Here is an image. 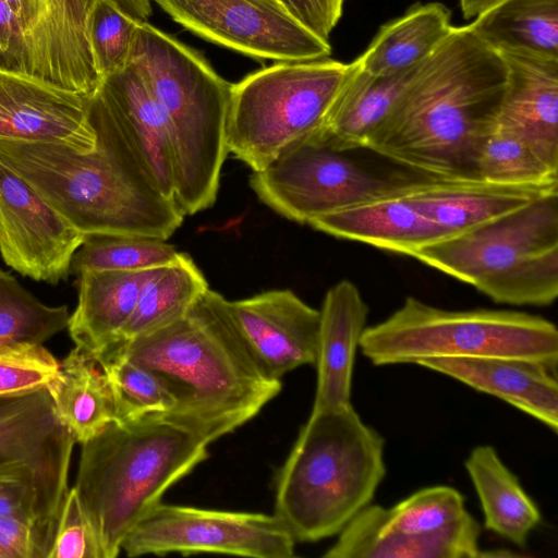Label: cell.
Wrapping results in <instances>:
<instances>
[{"mask_svg":"<svg viewBox=\"0 0 558 558\" xmlns=\"http://www.w3.org/2000/svg\"><path fill=\"white\" fill-rule=\"evenodd\" d=\"M62 505L28 464L0 461V515L26 520L53 542Z\"/></svg>","mask_w":558,"mask_h":558,"instance_id":"d590c367","label":"cell"},{"mask_svg":"<svg viewBox=\"0 0 558 558\" xmlns=\"http://www.w3.org/2000/svg\"><path fill=\"white\" fill-rule=\"evenodd\" d=\"M65 305L40 302L9 272L0 269V345L44 343L68 327Z\"/></svg>","mask_w":558,"mask_h":558,"instance_id":"836d02e7","label":"cell"},{"mask_svg":"<svg viewBox=\"0 0 558 558\" xmlns=\"http://www.w3.org/2000/svg\"><path fill=\"white\" fill-rule=\"evenodd\" d=\"M229 312L248 353L278 379L316 357L319 310L290 290H270L229 301Z\"/></svg>","mask_w":558,"mask_h":558,"instance_id":"e0dca14e","label":"cell"},{"mask_svg":"<svg viewBox=\"0 0 558 558\" xmlns=\"http://www.w3.org/2000/svg\"><path fill=\"white\" fill-rule=\"evenodd\" d=\"M208 289L203 272L185 253L173 263L151 269L141 288L135 310L114 344L181 317Z\"/></svg>","mask_w":558,"mask_h":558,"instance_id":"4dcf8cb0","label":"cell"},{"mask_svg":"<svg viewBox=\"0 0 558 558\" xmlns=\"http://www.w3.org/2000/svg\"><path fill=\"white\" fill-rule=\"evenodd\" d=\"M469 26L497 52L558 58V0H499Z\"/></svg>","mask_w":558,"mask_h":558,"instance_id":"f546056e","label":"cell"},{"mask_svg":"<svg viewBox=\"0 0 558 558\" xmlns=\"http://www.w3.org/2000/svg\"><path fill=\"white\" fill-rule=\"evenodd\" d=\"M412 180L368 172L336 148L323 131L293 144L266 168L253 172L250 185L277 214L310 225L322 216L395 193Z\"/></svg>","mask_w":558,"mask_h":558,"instance_id":"8fae6325","label":"cell"},{"mask_svg":"<svg viewBox=\"0 0 558 558\" xmlns=\"http://www.w3.org/2000/svg\"><path fill=\"white\" fill-rule=\"evenodd\" d=\"M484 513V526L524 548L542 515L519 478L490 445L472 449L464 462Z\"/></svg>","mask_w":558,"mask_h":558,"instance_id":"484cf974","label":"cell"},{"mask_svg":"<svg viewBox=\"0 0 558 558\" xmlns=\"http://www.w3.org/2000/svg\"><path fill=\"white\" fill-rule=\"evenodd\" d=\"M355 68V61L330 58L280 61L232 84L228 151L260 171L293 144L323 132Z\"/></svg>","mask_w":558,"mask_h":558,"instance_id":"9c48e42d","label":"cell"},{"mask_svg":"<svg viewBox=\"0 0 558 558\" xmlns=\"http://www.w3.org/2000/svg\"><path fill=\"white\" fill-rule=\"evenodd\" d=\"M481 527L453 487H425L392 507L369 504L337 535L325 558H477ZM502 556V555H501Z\"/></svg>","mask_w":558,"mask_h":558,"instance_id":"30bf717a","label":"cell"},{"mask_svg":"<svg viewBox=\"0 0 558 558\" xmlns=\"http://www.w3.org/2000/svg\"><path fill=\"white\" fill-rule=\"evenodd\" d=\"M186 29L240 53L274 61L329 58L331 46L277 0H151Z\"/></svg>","mask_w":558,"mask_h":558,"instance_id":"4fadbf2b","label":"cell"},{"mask_svg":"<svg viewBox=\"0 0 558 558\" xmlns=\"http://www.w3.org/2000/svg\"><path fill=\"white\" fill-rule=\"evenodd\" d=\"M129 62L138 68L167 119L175 202L185 215L209 208L229 153L232 83L197 51L147 21L137 25Z\"/></svg>","mask_w":558,"mask_h":558,"instance_id":"8992f818","label":"cell"},{"mask_svg":"<svg viewBox=\"0 0 558 558\" xmlns=\"http://www.w3.org/2000/svg\"><path fill=\"white\" fill-rule=\"evenodd\" d=\"M418 366L494 396L557 432L558 384L555 367L513 357L439 359L422 362Z\"/></svg>","mask_w":558,"mask_h":558,"instance_id":"7402d4cb","label":"cell"},{"mask_svg":"<svg viewBox=\"0 0 558 558\" xmlns=\"http://www.w3.org/2000/svg\"><path fill=\"white\" fill-rule=\"evenodd\" d=\"M90 95L0 66V138L63 145L81 153L97 147Z\"/></svg>","mask_w":558,"mask_h":558,"instance_id":"2e32d148","label":"cell"},{"mask_svg":"<svg viewBox=\"0 0 558 558\" xmlns=\"http://www.w3.org/2000/svg\"><path fill=\"white\" fill-rule=\"evenodd\" d=\"M499 53L507 84L496 122L558 169V58L525 51Z\"/></svg>","mask_w":558,"mask_h":558,"instance_id":"ffe728a7","label":"cell"},{"mask_svg":"<svg viewBox=\"0 0 558 558\" xmlns=\"http://www.w3.org/2000/svg\"><path fill=\"white\" fill-rule=\"evenodd\" d=\"M48 558H104L74 486L69 488L63 501Z\"/></svg>","mask_w":558,"mask_h":558,"instance_id":"f35d334b","label":"cell"},{"mask_svg":"<svg viewBox=\"0 0 558 558\" xmlns=\"http://www.w3.org/2000/svg\"><path fill=\"white\" fill-rule=\"evenodd\" d=\"M385 440L351 402L312 411L278 471L274 514L295 542L337 536L385 478Z\"/></svg>","mask_w":558,"mask_h":558,"instance_id":"277c9868","label":"cell"},{"mask_svg":"<svg viewBox=\"0 0 558 558\" xmlns=\"http://www.w3.org/2000/svg\"><path fill=\"white\" fill-rule=\"evenodd\" d=\"M356 68L339 93L328 116L324 134L338 149L366 148L415 70L379 76Z\"/></svg>","mask_w":558,"mask_h":558,"instance_id":"f1b7e54d","label":"cell"},{"mask_svg":"<svg viewBox=\"0 0 558 558\" xmlns=\"http://www.w3.org/2000/svg\"><path fill=\"white\" fill-rule=\"evenodd\" d=\"M58 418L81 445L114 422L116 408L106 374L97 357L75 348L60 362L46 387Z\"/></svg>","mask_w":558,"mask_h":558,"instance_id":"4316f807","label":"cell"},{"mask_svg":"<svg viewBox=\"0 0 558 558\" xmlns=\"http://www.w3.org/2000/svg\"><path fill=\"white\" fill-rule=\"evenodd\" d=\"M300 24L329 41L343 13L344 0H277Z\"/></svg>","mask_w":558,"mask_h":558,"instance_id":"60d3db41","label":"cell"},{"mask_svg":"<svg viewBox=\"0 0 558 558\" xmlns=\"http://www.w3.org/2000/svg\"><path fill=\"white\" fill-rule=\"evenodd\" d=\"M150 270L77 274V304L66 327L76 347L96 355L117 342Z\"/></svg>","mask_w":558,"mask_h":558,"instance_id":"d4e9b609","label":"cell"},{"mask_svg":"<svg viewBox=\"0 0 558 558\" xmlns=\"http://www.w3.org/2000/svg\"><path fill=\"white\" fill-rule=\"evenodd\" d=\"M507 84L499 52L453 26L415 70L366 148L428 178L478 180L482 144Z\"/></svg>","mask_w":558,"mask_h":558,"instance_id":"6da1fadb","label":"cell"},{"mask_svg":"<svg viewBox=\"0 0 558 558\" xmlns=\"http://www.w3.org/2000/svg\"><path fill=\"white\" fill-rule=\"evenodd\" d=\"M413 257L497 303L549 305L558 296V192Z\"/></svg>","mask_w":558,"mask_h":558,"instance_id":"ba28073f","label":"cell"},{"mask_svg":"<svg viewBox=\"0 0 558 558\" xmlns=\"http://www.w3.org/2000/svg\"><path fill=\"white\" fill-rule=\"evenodd\" d=\"M452 28L451 13L442 3H415L385 23L355 60L373 75L407 72L423 63Z\"/></svg>","mask_w":558,"mask_h":558,"instance_id":"83f0119b","label":"cell"},{"mask_svg":"<svg viewBox=\"0 0 558 558\" xmlns=\"http://www.w3.org/2000/svg\"><path fill=\"white\" fill-rule=\"evenodd\" d=\"M52 541L35 524L0 515V558H48Z\"/></svg>","mask_w":558,"mask_h":558,"instance_id":"ab89813d","label":"cell"},{"mask_svg":"<svg viewBox=\"0 0 558 558\" xmlns=\"http://www.w3.org/2000/svg\"><path fill=\"white\" fill-rule=\"evenodd\" d=\"M228 302L208 289L181 317L112 345L167 389L173 407L160 416L207 444L251 421L281 390L248 353Z\"/></svg>","mask_w":558,"mask_h":558,"instance_id":"7a4b0ae2","label":"cell"},{"mask_svg":"<svg viewBox=\"0 0 558 558\" xmlns=\"http://www.w3.org/2000/svg\"><path fill=\"white\" fill-rule=\"evenodd\" d=\"M407 185L395 193L322 216L310 225L337 238L413 257L418 251L451 236L403 195Z\"/></svg>","mask_w":558,"mask_h":558,"instance_id":"cb8c5ba5","label":"cell"},{"mask_svg":"<svg viewBox=\"0 0 558 558\" xmlns=\"http://www.w3.org/2000/svg\"><path fill=\"white\" fill-rule=\"evenodd\" d=\"M555 192L558 184L514 185L425 177L409 183L403 195L453 238Z\"/></svg>","mask_w":558,"mask_h":558,"instance_id":"44dd1931","label":"cell"},{"mask_svg":"<svg viewBox=\"0 0 558 558\" xmlns=\"http://www.w3.org/2000/svg\"><path fill=\"white\" fill-rule=\"evenodd\" d=\"M208 445L160 415L114 421L82 444L74 487L104 558L119 556L163 494L207 459Z\"/></svg>","mask_w":558,"mask_h":558,"instance_id":"5b68a950","label":"cell"},{"mask_svg":"<svg viewBox=\"0 0 558 558\" xmlns=\"http://www.w3.org/2000/svg\"><path fill=\"white\" fill-rule=\"evenodd\" d=\"M295 541L275 514L201 509L160 502L128 534L121 550L144 555L227 554L292 558Z\"/></svg>","mask_w":558,"mask_h":558,"instance_id":"7c38bea8","label":"cell"},{"mask_svg":"<svg viewBox=\"0 0 558 558\" xmlns=\"http://www.w3.org/2000/svg\"><path fill=\"white\" fill-rule=\"evenodd\" d=\"M181 256L165 240L141 236H87L75 252L71 271H143L175 262Z\"/></svg>","mask_w":558,"mask_h":558,"instance_id":"e575fe53","label":"cell"},{"mask_svg":"<svg viewBox=\"0 0 558 558\" xmlns=\"http://www.w3.org/2000/svg\"><path fill=\"white\" fill-rule=\"evenodd\" d=\"M550 167L518 134L497 122L485 137L477 159V179L514 185H557Z\"/></svg>","mask_w":558,"mask_h":558,"instance_id":"1f68e13d","label":"cell"},{"mask_svg":"<svg viewBox=\"0 0 558 558\" xmlns=\"http://www.w3.org/2000/svg\"><path fill=\"white\" fill-rule=\"evenodd\" d=\"M108 379L116 408L117 422H129L148 415H166L173 400L160 380L148 369L110 347L95 355Z\"/></svg>","mask_w":558,"mask_h":558,"instance_id":"d6a6232c","label":"cell"},{"mask_svg":"<svg viewBox=\"0 0 558 558\" xmlns=\"http://www.w3.org/2000/svg\"><path fill=\"white\" fill-rule=\"evenodd\" d=\"M141 21L117 0H94L86 17V38L98 78L123 70Z\"/></svg>","mask_w":558,"mask_h":558,"instance_id":"8d00e7d4","label":"cell"},{"mask_svg":"<svg viewBox=\"0 0 558 558\" xmlns=\"http://www.w3.org/2000/svg\"><path fill=\"white\" fill-rule=\"evenodd\" d=\"M74 444L46 388L0 398V461L28 464L62 504Z\"/></svg>","mask_w":558,"mask_h":558,"instance_id":"d6986e66","label":"cell"},{"mask_svg":"<svg viewBox=\"0 0 558 558\" xmlns=\"http://www.w3.org/2000/svg\"><path fill=\"white\" fill-rule=\"evenodd\" d=\"M89 102L119 132L154 186L175 201L167 119L138 68L129 62L102 78Z\"/></svg>","mask_w":558,"mask_h":558,"instance_id":"ac0fdd59","label":"cell"},{"mask_svg":"<svg viewBox=\"0 0 558 558\" xmlns=\"http://www.w3.org/2000/svg\"><path fill=\"white\" fill-rule=\"evenodd\" d=\"M97 147L0 138V161L86 236L167 240L184 213L151 183L113 125L89 104Z\"/></svg>","mask_w":558,"mask_h":558,"instance_id":"3957f363","label":"cell"},{"mask_svg":"<svg viewBox=\"0 0 558 558\" xmlns=\"http://www.w3.org/2000/svg\"><path fill=\"white\" fill-rule=\"evenodd\" d=\"M4 1L19 32L16 70L92 95L100 83L86 38V17L94 0Z\"/></svg>","mask_w":558,"mask_h":558,"instance_id":"9a60e30c","label":"cell"},{"mask_svg":"<svg viewBox=\"0 0 558 558\" xmlns=\"http://www.w3.org/2000/svg\"><path fill=\"white\" fill-rule=\"evenodd\" d=\"M86 238L0 161V254L8 266L56 284Z\"/></svg>","mask_w":558,"mask_h":558,"instance_id":"5bb4252c","label":"cell"},{"mask_svg":"<svg viewBox=\"0 0 558 558\" xmlns=\"http://www.w3.org/2000/svg\"><path fill=\"white\" fill-rule=\"evenodd\" d=\"M118 3L138 21H147L153 13L151 0H117Z\"/></svg>","mask_w":558,"mask_h":558,"instance_id":"b9f144b4","label":"cell"},{"mask_svg":"<svg viewBox=\"0 0 558 558\" xmlns=\"http://www.w3.org/2000/svg\"><path fill=\"white\" fill-rule=\"evenodd\" d=\"M60 362L44 343L0 345V398L46 388L57 376Z\"/></svg>","mask_w":558,"mask_h":558,"instance_id":"74e56055","label":"cell"},{"mask_svg":"<svg viewBox=\"0 0 558 558\" xmlns=\"http://www.w3.org/2000/svg\"><path fill=\"white\" fill-rule=\"evenodd\" d=\"M367 316L368 306L353 282L342 280L327 291L319 310L312 411L351 402L354 360Z\"/></svg>","mask_w":558,"mask_h":558,"instance_id":"603a6c76","label":"cell"},{"mask_svg":"<svg viewBox=\"0 0 558 558\" xmlns=\"http://www.w3.org/2000/svg\"><path fill=\"white\" fill-rule=\"evenodd\" d=\"M359 349L376 366L513 357L556 368L558 330L550 320L529 313L449 311L408 296L385 320L364 329Z\"/></svg>","mask_w":558,"mask_h":558,"instance_id":"52a82bcc","label":"cell"},{"mask_svg":"<svg viewBox=\"0 0 558 558\" xmlns=\"http://www.w3.org/2000/svg\"><path fill=\"white\" fill-rule=\"evenodd\" d=\"M499 0H460V8L464 19H474Z\"/></svg>","mask_w":558,"mask_h":558,"instance_id":"7bdbcfd3","label":"cell"}]
</instances>
